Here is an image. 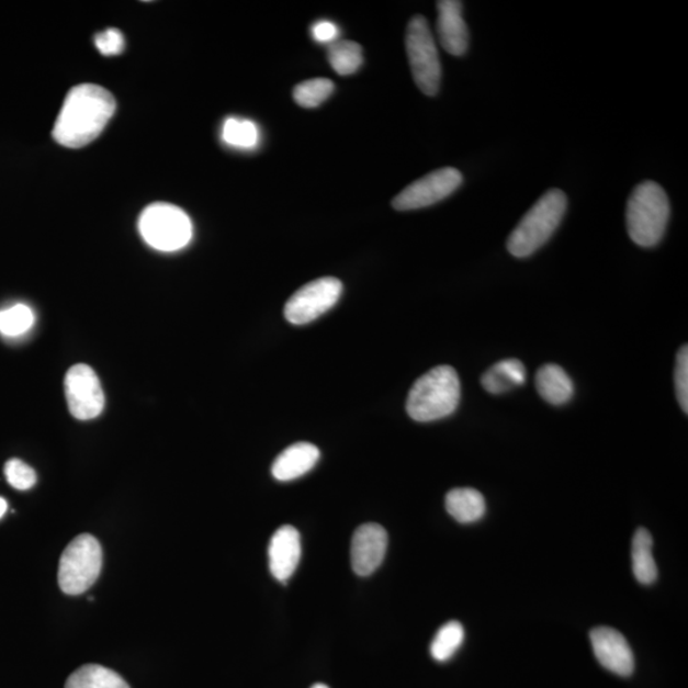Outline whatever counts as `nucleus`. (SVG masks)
I'll list each match as a JSON object with an SVG mask.
<instances>
[{
	"mask_svg": "<svg viewBox=\"0 0 688 688\" xmlns=\"http://www.w3.org/2000/svg\"><path fill=\"white\" fill-rule=\"evenodd\" d=\"M343 291L342 282L335 277L308 282L292 295L284 306V316L295 326L318 319L334 307Z\"/></svg>",
	"mask_w": 688,
	"mask_h": 688,
	"instance_id": "obj_8",
	"label": "nucleus"
},
{
	"mask_svg": "<svg viewBox=\"0 0 688 688\" xmlns=\"http://www.w3.org/2000/svg\"><path fill=\"white\" fill-rule=\"evenodd\" d=\"M116 101L98 84H79L69 91L53 129V138L68 148H81L97 139L113 117Z\"/></svg>",
	"mask_w": 688,
	"mask_h": 688,
	"instance_id": "obj_1",
	"label": "nucleus"
},
{
	"mask_svg": "<svg viewBox=\"0 0 688 688\" xmlns=\"http://www.w3.org/2000/svg\"><path fill=\"white\" fill-rule=\"evenodd\" d=\"M387 549V534L382 526L369 523L358 528L351 544L353 572L369 576L382 565Z\"/></svg>",
	"mask_w": 688,
	"mask_h": 688,
	"instance_id": "obj_12",
	"label": "nucleus"
},
{
	"mask_svg": "<svg viewBox=\"0 0 688 688\" xmlns=\"http://www.w3.org/2000/svg\"><path fill=\"white\" fill-rule=\"evenodd\" d=\"M461 402V381L452 366L433 368L409 391L407 413L417 422H432L453 415Z\"/></svg>",
	"mask_w": 688,
	"mask_h": 688,
	"instance_id": "obj_2",
	"label": "nucleus"
},
{
	"mask_svg": "<svg viewBox=\"0 0 688 688\" xmlns=\"http://www.w3.org/2000/svg\"><path fill=\"white\" fill-rule=\"evenodd\" d=\"M94 44L102 55L112 57V55H119L124 50L125 40L121 31L108 29L94 37Z\"/></svg>",
	"mask_w": 688,
	"mask_h": 688,
	"instance_id": "obj_28",
	"label": "nucleus"
},
{
	"mask_svg": "<svg viewBox=\"0 0 688 688\" xmlns=\"http://www.w3.org/2000/svg\"><path fill=\"white\" fill-rule=\"evenodd\" d=\"M139 232L156 250L177 251L192 240L193 225L187 213L169 203H154L142 212Z\"/></svg>",
	"mask_w": 688,
	"mask_h": 688,
	"instance_id": "obj_6",
	"label": "nucleus"
},
{
	"mask_svg": "<svg viewBox=\"0 0 688 688\" xmlns=\"http://www.w3.org/2000/svg\"><path fill=\"white\" fill-rule=\"evenodd\" d=\"M66 397L70 414L77 420H92L101 415L105 395L94 371L83 363L70 368L66 375Z\"/></svg>",
	"mask_w": 688,
	"mask_h": 688,
	"instance_id": "obj_10",
	"label": "nucleus"
},
{
	"mask_svg": "<svg viewBox=\"0 0 688 688\" xmlns=\"http://www.w3.org/2000/svg\"><path fill=\"white\" fill-rule=\"evenodd\" d=\"M462 184L461 171L454 168H442L403 189L394 198L392 205L394 210L401 212L430 207L452 195Z\"/></svg>",
	"mask_w": 688,
	"mask_h": 688,
	"instance_id": "obj_9",
	"label": "nucleus"
},
{
	"mask_svg": "<svg viewBox=\"0 0 688 688\" xmlns=\"http://www.w3.org/2000/svg\"><path fill=\"white\" fill-rule=\"evenodd\" d=\"M590 642L598 662L606 669L622 677L632 675L634 654L621 632L611 628H597L590 632Z\"/></svg>",
	"mask_w": 688,
	"mask_h": 688,
	"instance_id": "obj_11",
	"label": "nucleus"
},
{
	"mask_svg": "<svg viewBox=\"0 0 688 688\" xmlns=\"http://www.w3.org/2000/svg\"><path fill=\"white\" fill-rule=\"evenodd\" d=\"M102 549L91 534H81L67 545L60 557L59 587L68 596L83 595L99 579Z\"/></svg>",
	"mask_w": 688,
	"mask_h": 688,
	"instance_id": "obj_5",
	"label": "nucleus"
},
{
	"mask_svg": "<svg viewBox=\"0 0 688 688\" xmlns=\"http://www.w3.org/2000/svg\"><path fill=\"white\" fill-rule=\"evenodd\" d=\"M269 568L277 580L286 583L302 559V537L297 529L284 526L277 531L269 543Z\"/></svg>",
	"mask_w": 688,
	"mask_h": 688,
	"instance_id": "obj_13",
	"label": "nucleus"
},
{
	"mask_svg": "<svg viewBox=\"0 0 688 688\" xmlns=\"http://www.w3.org/2000/svg\"><path fill=\"white\" fill-rule=\"evenodd\" d=\"M4 473L10 484L15 489H30L36 485V473L30 465L20 461V459H11L4 466Z\"/></svg>",
	"mask_w": 688,
	"mask_h": 688,
	"instance_id": "obj_26",
	"label": "nucleus"
},
{
	"mask_svg": "<svg viewBox=\"0 0 688 688\" xmlns=\"http://www.w3.org/2000/svg\"><path fill=\"white\" fill-rule=\"evenodd\" d=\"M312 688H329V687L323 684H316Z\"/></svg>",
	"mask_w": 688,
	"mask_h": 688,
	"instance_id": "obj_31",
	"label": "nucleus"
},
{
	"mask_svg": "<svg viewBox=\"0 0 688 688\" xmlns=\"http://www.w3.org/2000/svg\"><path fill=\"white\" fill-rule=\"evenodd\" d=\"M35 315L27 305L18 304L0 312V334L5 337H19L34 326Z\"/></svg>",
	"mask_w": 688,
	"mask_h": 688,
	"instance_id": "obj_25",
	"label": "nucleus"
},
{
	"mask_svg": "<svg viewBox=\"0 0 688 688\" xmlns=\"http://www.w3.org/2000/svg\"><path fill=\"white\" fill-rule=\"evenodd\" d=\"M313 38L322 44H331L337 42L339 35L338 27L329 21L316 22L312 29Z\"/></svg>",
	"mask_w": 688,
	"mask_h": 688,
	"instance_id": "obj_29",
	"label": "nucleus"
},
{
	"mask_svg": "<svg viewBox=\"0 0 688 688\" xmlns=\"http://www.w3.org/2000/svg\"><path fill=\"white\" fill-rule=\"evenodd\" d=\"M320 458L319 449L311 442H297L277 456L272 474L277 481L287 482L311 472Z\"/></svg>",
	"mask_w": 688,
	"mask_h": 688,
	"instance_id": "obj_15",
	"label": "nucleus"
},
{
	"mask_svg": "<svg viewBox=\"0 0 688 688\" xmlns=\"http://www.w3.org/2000/svg\"><path fill=\"white\" fill-rule=\"evenodd\" d=\"M567 210V196L560 189H550L510 234L508 250L512 257L527 258L540 250L563 223Z\"/></svg>",
	"mask_w": 688,
	"mask_h": 688,
	"instance_id": "obj_3",
	"label": "nucleus"
},
{
	"mask_svg": "<svg viewBox=\"0 0 688 688\" xmlns=\"http://www.w3.org/2000/svg\"><path fill=\"white\" fill-rule=\"evenodd\" d=\"M226 145L237 148H252L258 145L257 125L248 119L228 117L223 128Z\"/></svg>",
	"mask_w": 688,
	"mask_h": 688,
	"instance_id": "obj_24",
	"label": "nucleus"
},
{
	"mask_svg": "<svg viewBox=\"0 0 688 688\" xmlns=\"http://www.w3.org/2000/svg\"><path fill=\"white\" fill-rule=\"evenodd\" d=\"M676 393L679 406L688 414V348L684 346L677 354L675 370Z\"/></svg>",
	"mask_w": 688,
	"mask_h": 688,
	"instance_id": "obj_27",
	"label": "nucleus"
},
{
	"mask_svg": "<svg viewBox=\"0 0 688 688\" xmlns=\"http://www.w3.org/2000/svg\"><path fill=\"white\" fill-rule=\"evenodd\" d=\"M328 60L339 76H351L363 65V53L360 44L339 40L328 47Z\"/></svg>",
	"mask_w": 688,
	"mask_h": 688,
	"instance_id": "obj_21",
	"label": "nucleus"
},
{
	"mask_svg": "<svg viewBox=\"0 0 688 688\" xmlns=\"http://www.w3.org/2000/svg\"><path fill=\"white\" fill-rule=\"evenodd\" d=\"M463 642L464 629L462 623L458 621L445 623L432 640L430 646L432 658L438 662L449 661L462 646Z\"/></svg>",
	"mask_w": 688,
	"mask_h": 688,
	"instance_id": "obj_22",
	"label": "nucleus"
},
{
	"mask_svg": "<svg viewBox=\"0 0 688 688\" xmlns=\"http://www.w3.org/2000/svg\"><path fill=\"white\" fill-rule=\"evenodd\" d=\"M527 371L519 360H504L495 363L481 379L482 386L492 394H504L516 386L526 384Z\"/></svg>",
	"mask_w": 688,
	"mask_h": 688,
	"instance_id": "obj_18",
	"label": "nucleus"
},
{
	"mask_svg": "<svg viewBox=\"0 0 688 688\" xmlns=\"http://www.w3.org/2000/svg\"><path fill=\"white\" fill-rule=\"evenodd\" d=\"M406 49L418 89L426 97H435L440 90L441 65L429 22L421 14L414 15L408 23Z\"/></svg>",
	"mask_w": 688,
	"mask_h": 688,
	"instance_id": "obj_7",
	"label": "nucleus"
},
{
	"mask_svg": "<svg viewBox=\"0 0 688 688\" xmlns=\"http://www.w3.org/2000/svg\"><path fill=\"white\" fill-rule=\"evenodd\" d=\"M670 204L666 191L647 180L632 191L627 207V225L630 239L639 247L658 245L669 223Z\"/></svg>",
	"mask_w": 688,
	"mask_h": 688,
	"instance_id": "obj_4",
	"label": "nucleus"
},
{
	"mask_svg": "<svg viewBox=\"0 0 688 688\" xmlns=\"http://www.w3.org/2000/svg\"><path fill=\"white\" fill-rule=\"evenodd\" d=\"M335 89L336 86L330 79H308V81L295 87L294 99L297 105L314 109L320 106L324 101H327L331 97V93L335 92Z\"/></svg>",
	"mask_w": 688,
	"mask_h": 688,
	"instance_id": "obj_23",
	"label": "nucleus"
},
{
	"mask_svg": "<svg viewBox=\"0 0 688 688\" xmlns=\"http://www.w3.org/2000/svg\"><path fill=\"white\" fill-rule=\"evenodd\" d=\"M535 387L541 397L553 406L566 405L574 395L572 377L556 363H548L537 371Z\"/></svg>",
	"mask_w": 688,
	"mask_h": 688,
	"instance_id": "obj_16",
	"label": "nucleus"
},
{
	"mask_svg": "<svg viewBox=\"0 0 688 688\" xmlns=\"http://www.w3.org/2000/svg\"><path fill=\"white\" fill-rule=\"evenodd\" d=\"M653 537L645 528H639L632 540V572L639 583L651 585L658 579V566L653 556Z\"/></svg>",
	"mask_w": 688,
	"mask_h": 688,
	"instance_id": "obj_19",
	"label": "nucleus"
},
{
	"mask_svg": "<svg viewBox=\"0 0 688 688\" xmlns=\"http://www.w3.org/2000/svg\"><path fill=\"white\" fill-rule=\"evenodd\" d=\"M447 510L459 523L471 525L484 518L486 501L484 495L474 488H454L447 495Z\"/></svg>",
	"mask_w": 688,
	"mask_h": 688,
	"instance_id": "obj_17",
	"label": "nucleus"
},
{
	"mask_svg": "<svg viewBox=\"0 0 688 688\" xmlns=\"http://www.w3.org/2000/svg\"><path fill=\"white\" fill-rule=\"evenodd\" d=\"M8 509V504L4 500L3 497H0V519H2L4 517V514L7 512Z\"/></svg>",
	"mask_w": 688,
	"mask_h": 688,
	"instance_id": "obj_30",
	"label": "nucleus"
},
{
	"mask_svg": "<svg viewBox=\"0 0 688 688\" xmlns=\"http://www.w3.org/2000/svg\"><path fill=\"white\" fill-rule=\"evenodd\" d=\"M66 688H131L122 676L116 672L99 666V664H87L67 679Z\"/></svg>",
	"mask_w": 688,
	"mask_h": 688,
	"instance_id": "obj_20",
	"label": "nucleus"
},
{
	"mask_svg": "<svg viewBox=\"0 0 688 688\" xmlns=\"http://www.w3.org/2000/svg\"><path fill=\"white\" fill-rule=\"evenodd\" d=\"M437 5L440 44L453 57H462L470 45L469 27L463 19V3L458 0H441Z\"/></svg>",
	"mask_w": 688,
	"mask_h": 688,
	"instance_id": "obj_14",
	"label": "nucleus"
}]
</instances>
